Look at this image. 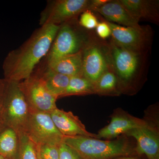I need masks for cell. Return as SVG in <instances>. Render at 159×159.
I'll return each mask as SVG.
<instances>
[{"label": "cell", "mask_w": 159, "mask_h": 159, "mask_svg": "<svg viewBox=\"0 0 159 159\" xmlns=\"http://www.w3.org/2000/svg\"><path fill=\"white\" fill-rule=\"evenodd\" d=\"M60 26H41L23 44L10 51L3 62L4 79L20 82L30 77L48 54Z\"/></svg>", "instance_id": "obj_1"}, {"label": "cell", "mask_w": 159, "mask_h": 159, "mask_svg": "<svg viewBox=\"0 0 159 159\" xmlns=\"http://www.w3.org/2000/svg\"><path fill=\"white\" fill-rule=\"evenodd\" d=\"M107 42L120 93L136 95L147 81L150 53H135L117 44L110 38Z\"/></svg>", "instance_id": "obj_2"}, {"label": "cell", "mask_w": 159, "mask_h": 159, "mask_svg": "<svg viewBox=\"0 0 159 159\" xmlns=\"http://www.w3.org/2000/svg\"><path fill=\"white\" fill-rule=\"evenodd\" d=\"M62 142L86 159H110L121 156L142 153L135 139L125 134L111 140L81 136L64 137Z\"/></svg>", "instance_id": "obj_3"}, {"label": "cell", "mask_w": 159, "mask_h": 159, "mask_svg": "<svg viewBox=\"0 0 159 159\" xmlns=\"http://www.w3.org/2000/svg\"><path fill=\"white\" fill-rule=\"evenodd\" d=\"M97 36L95 30H87L80 25L78 17L67 21L60 25L43 61L48 63L82 52Z\"/></svg>", "instance_id": "obj_4"}, {"label": "cell", "mask_w": 159, "mask_h": 159, "mask_svg": "<svg viewBox=\"0 0 159 159\" xmlns=\"http://www.w3.org/2000/svg\"><path fill=\"white\" fill-rule=\"evenodd\" d=\"M18 83L6 80L0 122L19 134L25 133L30 110Z\"/></svg>", "instance_id": "obj_5"}, {"label": "cell", "mask_w": 159, "mask_h": 159, "mask_svg": "<svg viewBox=\"0 0 159 159\" xmlns=\"http://www.w3.org/2000/svg\"><path fill=\"white\" fill-rule=\"evenodd\" d=\"M158 103L150 106L144 112L145 124L125 134L136 141L141 153L147 159H159V109Z\"/></svg>", "instance_id": "obj_6"}, {"label": "cell", "mask_w": 159, "mask_h": 159, "mask_svg": "<svg viewBox=\"0 0 159 159\" xmlns=\"http://www.w3.org/2000/svg\"><path fill=\"white\" fill-rule=\"evenodd\" d=\"M107 22L111 32L110 39L117 44L135 53H150L153 32L150 26L125 27Z\"/></svg>", "instance_id": "obj_7"}, {"label": "cell", "mask_w": 159, "mask_h": 159, "mask_svg": "<svg viewBox=\"0 0 159 159\" xmlns=\"http://www.w3.org/2000/svg\"><path fill=\"white\" fill-rule=\"evenodd\" d=\"M82 54V75L94 84L105 71L112 67L107 40L96 36Z\"/></svg>", "instance_id": "obj_8"}, {"label": "cell", "mask_w": 159, "mask_h": 159, "mask_svg": "<svg viewBox=\"0 0 159 159\" xmlns=\"http://www.w3.org/2000/svg\"><path fill=\"white\" fill-rule=\"evenodd\" d=\"M90 0H50L40 15L39 25H60L89 10Z\"/></svg>", "instance_id": "obj_9"}, {"label": "cell", "mask_w": 159, "mask_h": 159, "mask_svg": "<svg viewBox=\"0 0 159 159\" xmlns=\"http://www.w3.org/2000/svg\"><path fill=\"white\" fill-rule=\"evenodd\" d=\"M25 133L36 145L60 144L63 136L51 119L50 113L30 110Z\"/></svg>", "instance_id": "obj_10"}, {"label": "cell", "mask_w": 159, "mask_h": 159, "mask_svg": "<svg viewBox=\"0 0 159 159\" xmlns=\"http://www.w3.org/2000/svg\"><path fill=\"white\" fill-rule=\"evenodd\" d=\"M30 111L51 113L57 108V97L51 93L34 74L18 83Z\"/></svg>", "instance_id": "obj_11"}, {"label": "cell", "mask_w": 159, "mask_h": 159, "mask_svg": "<svg viewBox=\"0 0 159 159\" xmlns=\"http://www.w3.org/2000/svg\"><path fill=\"white\" fill-rule=\"evenodd\" d=\"M110 117L111 121L108 125L99 129L96 134L97 139L104 140L116 139L145 124L144 119L134 116L121 108L115 109Z\"/></svg>", "instance_id": "obj_12"}, {"label": "cell", "mask_w": 159, "mask_h": 159, "mask_svg": "<svg viewBox=\"0 0 159 159\" xmlns=\"http://www.w3.org/2000/svg\"><path fill=\"white\" fill-rule=\"evenodd\" d=\"M50 114L55 126L63 137L81 136L97 139V134L87 130L79 118L72 112L56 108Z\"/></svg>", "instance_id": "obj_13"}, {"label": "cell", "mask_w": 159, "mask_h": 159, "mask_svg": "<svg viewBox=\"0 0 159 159\" xmlns=\"http://www.w3.org/2000/svg\"><path fill=\"white\" fill-rule=\"evenodd\" d=\"M92 11L102 16L106 20L119 25L125 27L140 25V21L132 15L119 0H110L103 6Z\"/></svg>", "instance_id": "obj_14"}, {"label": "cell", "mask_w": 159, "mask_h": 159, "mask_svg": "<svg viewBox=\"0 0 159 159\" xmlns=\"http://www.w3.org/2000/svg\"><path fill=\"white\" fill-rule=\"evenodd\" d=\"M40 66L32 74L37 76L57 99L61 98L68 85L70 77L57 73L42 61Z\"/></svg>", "instance_id": "obj_15"}, {"label": "cell", "mask_w": 159, "mask_h": 159, "mask_svg": "<svg viewBox=\"0 0 159 159\" xmlns=\"http://www.w3.org/2000/svg\"><path fill=\"white\" fill-rule=\"evenodd\" d=\"M134 17L152 24L159 23V1L157 0H119Z\"/></svg>", "instance_id": "obj_16"}, {"label": "cell", "mask_w": 159, "mask_h": 159, "mask_svg": "<svg viewBox=\"0 0 159 159\" xmlns=\"http://www.w3.org/2000/svg\"><path fill=\"white\" fill-rule=\"evenodd\" d=\"M43 62L54 70L68 77L82 75V52L63 56L50 62Z\"/></svg>", "instance_id": "obj_17"}, {"label": "cell", "mask_w": 159, "mask_h": 159, "mask_svg": "<svg viewBox=\"0 0 159 159\" xmlns=\"http://www.w3.org/2000/svg\"><path fill=\"white\" fill-rule=\"evenodd\" d=\"M19 146L16 131L0 122V155L6 159H15Z\"/></svg>", "instance_id": "obj_18"}, {"label": "cell", "mask_w": 159, "mask_h": 159, "mask_svg": "<svg viewBox=\"0 0 159 159\" xmlns=\"http://www.w3.org/2000/svg\"><path fill=\"white\" fill-rule=\"evenodd\" d=\"M95 94L100 96L119 97L121 95L118 80L112 67L105 71L94 84Z\"/></svg>", "instance_id": "obj_19"}, {"label": "cell", "mask_w": 159, "mask_h": 159, "mask_svg": "<svg viewBox=\"0 0 159 159\" xmlns=\"http://www.w3.org/2000/svg\"><path fill=\"white\" fill-rule=\"evenodd\" d=\"M95 94L94 84L82 75L70 77L68 85L61 98Z\"/></svg>", "instance_id": "obj_20"}, {"label": "cell", "mask_w": 159, "mask_h": 159, "mask_svg": "<svg viewBox=\"0 0 159 159\" xmlns=\"http://www.w3.org/2000/svg\"><path fill=\"white\" fill-rule=\"evenodd\" d=\"M19 146L15 159H37V145L26 134H19Z\"/></svg>", "instance_id": "obj_21"}, {"label": "cell", "mask_w": 159, "mask_h": 159, "mask_svg": "<svg viewBox=\"0 0 159 159\" xmlns=\"http://www.w3.org/2000/svg\"><path fill=\"white\" fill-rule=\"evenodd\" d=\"M60 144H46L37 145L41 159H60Z\"/></svg>", "instance_id": "obj_22"}, {"label": "cell", "mask_w": 159, "mask_h": 159, "mask_svg": "<svg viewBox=\"0 0 159 159\" xmlns=\"http://www.w3.org/2000/svg\"><path fill=\"white\" fill-rule=\"evenodd\" d=\"M78 21L81 27L90 31L95 30L99 22L97 15H95L93 11L89 10L83 12L80 15Z\"/></svg>", "instance_id": "obj_23"}, {"label": "cell", "mask_w": 159, "mask_h": 159, "mask_svg": "<svg viewBox=\"0 0 159 159\" xmlns=\"http://www.w3.org/2000/svg\"><path fill=\"white\" fill-rule=\"evenodd\" d=\"M59 150L60 159H86L63 142L59 145Z\"/></svg>", "instance_id": "obj_24"}, {"label": "cell", "mask_w": 159, "mask_h": 159, "mask_svg": "<svg viewBox=\"0 0 159 159\" xmlns=\"http://www.w3.org/2000/svg\"><path fill=\"white\" fill-rule=\"evenodd\" d=\"M101 18L103 20L98 23L95 29V33L97 37L100 39L107 40V39L111 38V29L107 21L103 18L101 17Z\"/></svg>", "instance_id": "obj_25"}, {"label": "cell", "mask_w": 159, "mask_h": 159, "mask_svg": "<svg viewBox=\"0 0 159 159\" xmlns=\"http://www.w3.org/2000/svg\"><path fill=\"white\" fill-rule=\"evenodd\" d=\"M110 0H90L89 10L93 11V9L101 7Z\"/></svg>", "instance_id": "obj_26"}, {"label": "cell", "mask_w": 159, "mask_h": 159, "mask_svg": "<svg viewBox=\"0 0 159 159\" xmlns=\"http://www.w3.org/2000/svg\"><path fill=\"white\" fill-rule=\"evenodd\" d=\"M110 159H147L146 157L142 153H137L127 155L121 156Z\"/></svg>", "instance_id": "obj_27"}, {"label": "cell", "mask_w": 159, "mask_h": 159, "mask_svg": "<svg viewBox=\"0 0 159 159\" xmlns=\"http://www.w3.org/2000/svg\"><path fill=\"white\" fill-rule=\"evenodd\" d=\"M6 80L5 79H0V116L2 109L4 92L6 87Z\"/></svg>", "instance_id": "obj_28"}, {"label": "cell", "mask_w": 159, "mask_h": 159, "mask_svg": "<svg viewBox=\"0 0 159 159\" xmlns=\"http://www.w3.org/2000/svg\"><path fill=\"white\" fill-rule=\"evenodd\" d=\"M37 159H41L40 157L39 156V154L38 151L37 150Z\"/></svg>", "instance_id": "obj_29"}, {"label": "cell", "mask_w": 159, "mask_h": 159, "mask_svg": "<svg viewBox=\"0 0 159 159\" xmlns=\"http://www.w3.org/2000/svg\"><path fill=\"white\" fill-rule=\"evenodd\" d=\"M5 158L4 157L2 156V155H0V159H5Z\"/></svg>", "instance_id": "obj_30"}, {"label": "cell", "mask_w": 159, "mask_h": 159, "mask_svg": "<svg viewBox=\"0 0 159 159\" xmlns=\"http://www.w3.org/2000/svg\"><path fill=\"white\" fill-rule=\"evenodd\" d=\"M5 159H6V158H5Z\"/></svg>", "instance_id": "obj_31"}]
</instances>
